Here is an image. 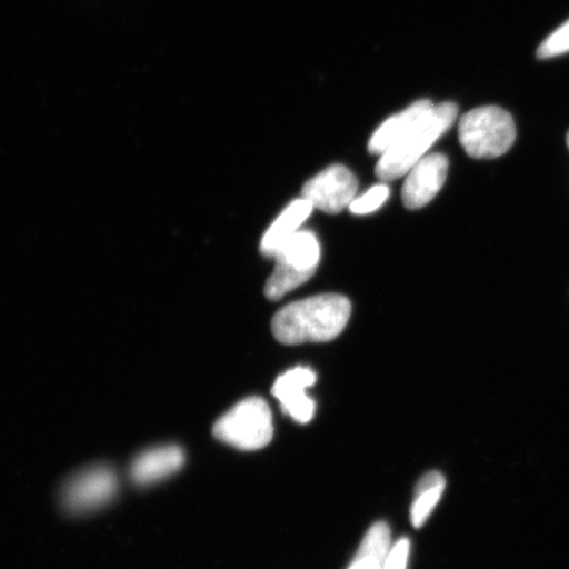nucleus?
I'll return each instance as SVG.
<instances>
[{"mask_svg": "<svg viewBox=\"0 0 569 569\" xmlns=\"http://www.w3.org/2000/svg\"><path fill=\"white\" fill-rule=\"evenodd\" d=\"M567 142H568V148H569V132H568V137H567Z\"/></svg>", "mask_w": 569, "mask_h": 569, "instance_id": "nucleus-18", "label": "nucleus"}, {"mask_svg": "<svg viewBox=\"0 0 569 569\" xmlns=\"http://www.w3.org/2000/svg\"><path fill=\"white\" fill-rule=\"evenodd\" d=\"M317 382V375L308 367H296L277 379L272 393L280 401L284 415L298 423H309L315 417L316 403L308 389Z\"/></svg>", "mask_w": 569, "mask_h": 569, "instance_id": "nucleus-9", "label": "nucleus"}, {"mask_svg": "<svg viewBox=\"0 0 569 569\" xmlns=\"http://www.w3.org/2000/svg\"><path fill=\"white\" fill-rule=\"evenodd\" d=\"M457 117V104L446 102L433 106L422 122L380 156L376 176L382 181H393L407 176L409 170L427 156L429 149L450 130Z\"/></svg>", "mask_w": 569, "mask_h": 569, "instance_id": "nucleus-2", "label": "nucleus"}, {"mask_svg": "<svg viewBox=\"0 0 569 569\" xmlns=\"http://www.w3.org/2000/svg\"><path fill=\"white\" fill-rule=\"evenodd\" d=\"M448 159L442 153L427 154L409 170L402 188L405 208L418 210L437 197L447 180Z\"/></svg>", "mask_w": 569, "mask_h": 569, "instance_id": "nucleus-8", "label": "nucleus"}, {"mask_svg": "<svg viewBox=\"0 0 569 569\" xmlns=\"http://www.w3.org/2000/svg\"><path fill=\"white\" fill-rule=\"evenodd\" d=\"M273 259L276 268L267 281L266 296L279 301L315 276L320 260L319 241L310 231L297 232Z\"/></svg>", "mask_w": 569, "mask_h": 569, "instance_id": "nucleus-5", "label": "nucleus"}, {"mask_svg": "<svg viewBox=\"0 0 569 569\" xmlns=\"http://www.w3.org/2000/svg\"><path fill=\"white\" fill-rule=\"evenodd\" d=\"M351 310V302L345 296L306 298L277 312L272 320L273 336L287 346L326 343L343 332Z\"/></svg>", "mask_w": 569, "mask_h": 569, "instance_id": "nucleus-1", "label": "nucleus"}, {"mask_svg": "<svg viewBox=\"0 0 569 569\" xmlns=\"http://www.w3.org/2000/svg\"><path fill=\"white\" fill-rule=\"evenodd\" d=\"M516 123L508 111L483 106L461 117L459 141L472 159H496L513 147Z\"/></svg>", "mask_w": 569, "mask_h": 569, "instance_id": "nucleus-3", "label": "nucleus"}, {"mask_svg": "<svg viewBox=\"0 0 569 569\" xmlns=\"http://www.w3.org/2000/svg\"><path fill=\"white\" fill-rule=\"evenodd\" d=\"M390 549L389 526L386 522H377L366 533L348 569H381Z\"/></svg>", "mask_w": 569, "mask_h": 569, "instance_id": "nucleus-13", "label": "nucleus"}, {"mask_svg": "<svg viewBox=\"0 0 569 569\" xmlns=\"http://www.w3.org/2000/svg\"><path fill=\"white\" fill-rule=\"evenodd\" d=\"M433 106L436 104L431 101L421 99V101L409 106L407 110L387 119L377 128L371 140H369L368 151L377 156H382L389 151L405 134L409 133L412 128L429 116Z\"/></svg>", "mask_w": 569, "mask_h": 569, "instance_id": "nucleus-10", "label": "nucleus"}, {"mask_svg": "<svg viewBox=\"0 0 569 569\" xmlns=\"http://www.w3.org/2000/svg\"><path fill=\"white\" fill-rule=\"evenodd\" d=\"M212 432L220 442L238 450H261L273 439L272 411L262 398H246L218 419Z\"/></svg>", "mask_w": 569, "mask_h": 569, "instance_id": "nucleus-4", "label": "nucleus"}, {"mask_svg": "<svg viewBox=\"0 0 569 569\" xmlns=\"http://www.w3.org/2000/svg\"><path fill=\"white\" fill-rule=\"evenodd\" d=\"M446 489L445 476L429 472L417 483L415 501L411 505L410 519L416 529L422 528L436 509Z\"/></svg>", "mask_w": 569, "mask_h": 569, "instance_id": "nucleus-14", "label": "nucleus"}, {"mask_svg": "<svg viewBox=\"0 0 569 569\" xmlns=\"http://www.w3.org/2000/svg\"><path fill=\"white\" fill-rule=\"evenodd\" d=\"M569 52V20L549 36L538 49L539 59H552Z\"/></svg>", "mask_w": 569, "mask_h": 569, "instance_id": "nucleus-16", "label": "nucleus"}, {"mask_svg": "<svg viewBox=\"0 0 569 569\" xmlns=\"http://www.w3.org/2000/svg\"><path fill=\"white\" fill-rule=\"evenodd\" d=\"M183 462L184 455L182 448L178 446L152 448L133 461L132 480L139 486H149V483L161 481L180 471Z\"/></svg>", "mask_w": 569, "mask_h": 569, "instance_id": "nucleus-11", "label": "nucleus"}, {"mask_svg": "<svg viewBox=\"0 0 569 569\" xmlns=\"http://www.w3.org/2000/svg\"><path fill=\"white\" fill-rule=\"evenodd\" d=\"M410 555V540L407 538L398 540L391 546L381 569H407Z\"/></svg>", "mask_w": 569, "mask_h": 569, "instance_id": "nucleus-17", "label": "nucleus"}, {"mask_svg": "<svg viewBox=\"0 0 569 569\" xmlns=\"http://www.w3.org/2000/svg\"><path fill=\"white\" fill-rule=\"evenodd\" d=\"M358 194V180L343 166H332L305 183L302 198L312 208L327 213H339L350 208Z\"/></svg>", "mask_w": 569, "mask_h": 569, "instance_id": "nucleus-6", "label": "nucleus"}, {"mask_svg": "<svg viewBox=\"0 0 569 569\" xmlns=\"http://www.w3.org/2000/svg\"><path fill=\"white\" fill-rule=\"evenodd\" d=\"M312 210L315 208L308 199L300 198L291 202L269 227L264 238H262L261 253L268 256V258H274L276 252L297 232H300L301 226L309 219Z\"/></svg>", "mask_w": 569, "mask_h": 569, "instance_id": "nucleus-12", "label": "nucleus"}, {"mask_svg": "<svg viewBox=\"0 0 569 569\" xmlns=\"http://www.w3.org/2000/svg\"><path fill=\"white\" fill-rule=\"evenodd\" d=\"M117 489L118 478L111 468L92 467L67 483L62 500L71 513H88L109 502Z\"/></svg>", "mask_w": 569, "mask_h": 569, "instance_id": "nucleus-7", "label": "nucleus"}, {"mask_svg": "<svg viewBox=\"0 0 569 569\" xmlns=\"http://www.w3.org/2000/svg\"><path fill=\"white\" fill-rule=\"evenodd\" d=\"M389 194L390 189L388 184H375L367 193L356 197L348 209H350L355 216H367V213L379 210L381 206L387 202Z\"/></svg>", "mask_w": 569, "mask_h": 569, "instance_id": "nucleus-15", "label": "nucleus"}]
</instances>
